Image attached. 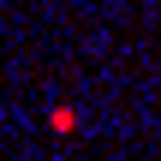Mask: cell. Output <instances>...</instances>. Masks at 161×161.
I'll use <instances>...</instances> for the list:
<instances>
[{
    "label": "cell",
    "mask_w": 161,
    "mask_h": 161,
    "mask_svg": "<svg viewBox=\"0 0 161 161\" xmlns=\"http://www.w3.org/2000/svg\"><path fill=\"white\" fill-rule=\"evenodd\" d=\"M48 131H60V137H66V131H78V108H66V102H60V108L48 114Z\"/></svg>",
    "instance_id": "obj_1"
}]
</instances>
